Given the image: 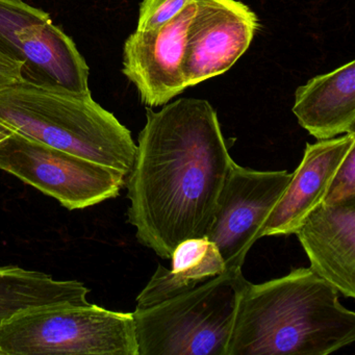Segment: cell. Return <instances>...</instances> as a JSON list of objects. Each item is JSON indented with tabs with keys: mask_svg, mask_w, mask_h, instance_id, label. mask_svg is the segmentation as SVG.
<instances>
[{
	"mask_svg": "<svg viewBox=\"0 0 355 355\" xmlns=\"http://www.w3.org/2000/svg\"><path fill=\"white\" fill-rule=\"evenodd\" d=\"M0 51L24 64L22 80L88 92L89 67L51 15L24 0H0Z\"/></svg>",
	"mask_w": 355,
	"mask_h": 355,
	"instance_id": "cell-7",
	"label": "cell"
},
{
	"mask_svg": "<svg viewBox=\"0 0 355 355\" xmlns=\"http://www.w3.org/2000/svg\"><path fill=\"white\" fill-rule=\"evenodd\" d=\"M170 259L171 269L157 266L148 284L137 297L136 309H147L175 298L226 271L217 246L207 236L180 243Z\"/></svg>",
	"mask_w": 355,
	"mask_h": 355,
	"instance_id": "cell-14",
	"label": "cell"
},
{
	"mask_svg": "<svg viewBox=\"0 0 355 355\" xmlns=\"http://www.w3.org/2000/svg\"><path fill=\"white\" fill-rule=\"evenodd\" d=\"M355 340V313L311 268L263 284L239 301L227 355H327Z\"/></svg>",
	"mask_w": 355,
	"mask_h": 355,
	"instance_id": "cell-2",
	"label": "cell"
},
{
	"mask_svg": "<svg viewBox=\"0 0 355 355\" xmlns=\"http://www.w3.org/2000/svg\"><path fill=\"white\" fill-rule=\"evenodd\" d=\"M90 290L78 280H58L17 266L0 267V326L16 313L55 303L88 302Z\"/></svg>",
	"mask_w": 355,
	"mask_h": 355,
	"instance_id": "cell-15",
	"label": "cell"
},
{
	"mask_svg": "<svg viewBox=\"0 0 355 355\" xmlns=\"http://www.w3.org/2000/svg\"><path fill=\"white\" fill-rule=\"evenodd\" d=\"M353 146L355 132L307 143L302 161L263 224L261 239L296 234L305 219L324 205L330 182Z\"/></svg>",
	"mask_w": 355,
	"mask_h": 355,
	"instance_id": "cell-11",
	"label": "cell"
},
{
	"mask_svg": "<svg viewBox=\"0 0 355 355\" xmlns=\"http://www.w3.org/2000/svg\"><path fill=\"white\" fill-rule=\"evenodd\" d=\"M139 355L132 313L93 303L24 309L0 326V355Z\"/></svg>",
	"mask_w": 355,
	"mask_h": 355,
	"instance_id": "cell-5",
	"label": "cell"
},
{
	"mask_svg": "<svg viewBox=\"0 0 355 355\" xmlns=\"http://www.w3.org/2000/svg\"><path fill=\"white\" fill-rule=\"evenodd\" d=\"M0 170L70 211L116 198L126 180L117 170L13 132H0Z\"/></svg>",
	"mask_w": 355,
	"mask_h": 355,
	"instance_id": "cell-6",
	"label": "cell"
},
{
	"mask_svg": "<svg viewBox=\"0 0 355 355\" xmlns=\"http://www.w3.org/2000/svg\"><path fill=\"white\" fill-rule=\"evenodd\" d=\"M293 113L301 128L317 140L355 132V62L299 87Z\"/></svg>",
	"mask_w": 355,
	"mask_h": 355,
	"instance_id": "cell-13",
	"label": "cell"
},
{
	"mask_svg": "<svg viewBox=\"0 0 355 355\" xmlns=\"http://www.w3.org/2000/svg\"><path fill=\"white\" fill-rule=\"evenodd\" d=\"M288 171H257L234 162L220 191L207 238L226 270H240L268 216L291 182Z\"/></svg>",
	"mask_w": 355,
	"mask_h": 355,
	"instance_id": "cell-8",
	"label": "cell"
},
{
	"mask_svg": "<svg viewBox=\"0 0 355 355\" xmlns=\"http://www.w3.org/2000/svg\"><path fill=\"white\" fill-rule=\"evenodd\" d=\"M355 199V146L338 166L326 194L325 205Z\"/></svg>",
	"mask_w": 355,
	"mask_h": 355,
	"instance_id": "cell-17",
	"label": "cell"
},
{
	"mask_svg": "<svg viewBox=\"0 0 355 355\" xmlns=\"http://www.w3.org/2000/svg\"><path fill=\"white\" fill-rule=\"evenodd\" d=\"M0 132L96 162L125 176L136 159L130 130L90 91L74 92L24 80L0 87Z\"/></svg>",
	"mask_w": 355,
	"mask_h": 355,
	"instance_id": "cell-3",
	"label": "cell"
},
{
	"mask_svg": "<svg viewBox=\"0 0 355 355\" xmlns=\"http://www.w3.org/2000/svg\"><path fill=\"white\" fill-rule=\"evenodd\" d=\"M193 0H143L140 6L139 32H148L162 28L182 13Z\"/></svg>",
	"mask_w": 355,
	"mask_h": 355,
	"instance_id": "cell-16",
	"label": "cell"
},
{
	"mask_svg": "<svg viewBox=\"0 0 355 355\" xmlns=\"http://www.w3.org/2000/svg\"><path fill=\"white\" fill-rule=\"evenodd\" d=\"M311 268L347 298L355 297V199L322 205L296 232Z\"/></svg>",
	"mask_w": 355,
	"mask_h": 355,
	"instance_id": "cell-12",
	"label": "cell"
},
{
	"mask_svg": "<svg viewBox=\"0 0 355 355\" xmlns=\"http://www.w3.org/2000/svg\"><path fill=\"white\" fill-rule=\"evenodd\" d=\"M184 73L194 87L230 69L246 53L259 28L254 12L238 0H195Z\"/></svg>",
	"mask_w": 355,
	"mask_h": 355,
	"instance_id": "cell-10",
	"label": "cell"
},
{
	"mask_svg": "<svg viewBox=\"0 0 355 355\" xmlns=\"http://www.w3.org/2000/svg\"><path fill=\"white\" fill-rule=\"evenodd\" d=\"M195 14L193 0L165 26L148 32L136 31L125 41L122 72L136 86L147 107L167 105L188 88L184 64Z\"/></svg>",
	"mask_w": 355,
	"mask_h": 355,
	"instance_id": "cell-9",
	"label": "cell"
},
{
	"mask_svg": "<svg viewBox=\"0 0 355 355\" xmlns=\"http://www.w3.org/2000/svg\"><path fill=\"white\" fill-rule=\"evenodd\" d=\"M249 284L242 269L132 313L139 355H227L236 309Z\"/></svg>",
	"mask_w": 355,
	"mask_h": 355,
	"instance_id": "cell-4",
	"label": "cell"
},
{
	"mask_svg": "<svg viewBox=\"0 0 355 355\" xmlns=\"http://www.w3.org/2000/svg\"><path fill=\"white\" fill-rule=\"evenodd\" d=\"M234 162L209 101L180 98L159 112L148 107L125 180L137 240L170 259L180 243L207 236Z\"/></svg>",
	"mask_w": 355,
	"mask_h": 355,
	"instance_id": "cell-1",
	"label": "cell"
}]
</instances>
